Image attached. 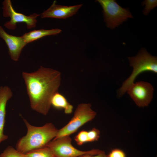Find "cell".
I'll list each match as a JSON object with an SVG mask.
<instances>
[{"mask_svg": "<svg viewBox=\"0 0 157 157\" xmlns=\"http://www.w3.org/2000/svg\"><path fill=\"white\" fill-rule=\"evenodd\" d=\"M127 91L137 106L143 107L147 106L151 102L154 88L149 83L141 81L133 83Z\"/></svg>", "mask_w": 157, "mask_h": 157, "instance_id": "cell-8", "label": "cell"}, {"mask_svg": "<svg viewBox=\"0 0 157 157\" xmlns=\"http://www.w3.org/2000/svg\"><path fill=\"white\" fill-rule=\"evenodd\" d=\"M51 105L57 109H63L67 114H71L73 108V106L69 103L65 97L58 92L53 96L51 100Z\"/></svg>", "mask_w": 157, "mask_h": 157, "instance_id": "cell-13", "label": "cell"}, {"mask_svg": "<svg viewBox=\"0 0 157 157\" xmlns=\"http://www.w3.org/2000/svg\"><path fill=\"white\" fill-rule=\"evenodd\" d=\"M107 156V157H126L123 151L117 148L112 149Z\"/></svg>", "mask_w": 157, "mask_h": 157, "instance_id": "cell-19", "label": "cell"}, {"mask_svg": "<svg viewBox=\"0 0 157 157\" xmlns=\"http://www.w3.org/2000/svg\"><path fill=\"white\" fill-rule=\"evenodd\" d=\"M91 107L90 103L79 104L71 119L64 127L58 129L56 136L54 138L69 136L85 124L93 119L97 113L92 109Z\"/></svg>", "mask_w": 157, "mask_h": 157, "instance_id": "cell-4", "label": "cell"}, {"mask_svg": "<svg viewBox=\"0 0 157 157\" xmlns=\"http://www.w3.org/2000/svg\"><path fill=\"white\" fill-rule=\"evenodd\" d=\"M56 2L54 1L50 7L41 14L42 18L66 19L75 14L82 5L66 6L57 4Z\"/></svg>", "mask_w": 157, "mask_h": 157, "instance_id": "cell-10", "label": "cell"}, {"mask_svg": "<svg viewBox=\"0 0 157 157\" xmlns=\"http://www.w3.org/2000/svg\"><path fill=\"white\" fill-rule=\"evenodd\" d=\"M88 142L98 140L100 137V131L97 129L93 128L87 132Z\"/></svg>", "mask_w": 157, "mask_h": 157, "instance_id": "cell-18", "label": "cell"}, {"mask_svg": "<svg viewBox=\"0 0 157 157\" xmlns=\"http://www.w3.org/2000/svg\"><path fill=\"white\" fill-rule=\"evenodd\" d=\"M61 32V30L58 28L40 29L25 33L22 36L27 44L46 36L57 35Z\"/></svg>", "mask_w": 157, "mask_h": 157, "instance_id": "cell-12", "label": "cell"}, {"mask_svg": "<svg viewBox=\"0 0 157 157\" xmlns=\"http://www.w3.org/2000/svg\"><path fill=\"white\" fill-rule=\"evenodd\" d=\"M25 154L27 157H55L51 149L47 147L33 150Z\"/></svg>", "mask_w": 157, "mask_h": 157, "instance_id": "cell-14", "label": "cell"}, {"mask_svg": "<svg viewBox=\"0 0 157 157\" xmlns=\"http://www.w3.org/2000/svg\"><path fill=\"white\" fill-rule=\"evenodd\" d=\"M30 103L33 110L44 115L48 113L53 95L58 92L61 73L54 69L41 66L36 71L23 72Z\"/></svg>", "mask_w": 157, "mask_h": 157, "instance_id": "cell-1", "label": "cell"}, {"mask_svg": "<svg viewBox=\"0 0 157 157\" xmlns=\"http://www.w3.org/2000/svg\"><path fill=\"white\" fill-rule=\"evenodd\" d=\"M78 157H107V156L104 151H102L100 153L96 155H85Z\"/></svg>", "mask_w": 157, "mask_h": 157, "instance_id": "cell-20", "label": "cell"}, {"mask_svg": "<svg viewBox=\"0 0 157 157\" xmlns=\"http://www.w3.org/2000/svg\"><path fill=\"white\" fill-rule=\"evenodd\" d=\"M142 4L145 5V7L143 10V14L147 15L149 12L157 6L156 0H146L142 3Z\"/></svg>", "mask_w": 157, "mask_h": 157, "instance_id": "cell-17", "label": "cell"}, {"mask_svg": "<svg viewBox=\"0 0 157 157\" xmlns=\"http://www.w3.org/2000/svg\"><path fill=\"white\" fill-rule=\"evenodd\" d=\"M27 129V132L17 141L16 149L25 154L35 149L47 147L48 144L56 137L58 129L51 123H47L41 126L31 125L23 119Z\"/></svg>", "mask_w": 157, "mask_h": 157, "instance_id": "cell-2", "label": "cell"}, {"mask_svg": "<svg viewBox=\"0 0 157 157\" xmlns=\"http://www.w3.org/2000/svg\"><path fill=\"white\" fill-rule=\"evenodd\" d=\"M2 4L3 16L10 18V20L4 24L6 28L10 30H14L17 27V24L19 23H25L28 29L35 27L37 22V18L40 15L35 13L27 16L17 12L14 9L10 0H5Z\"/></svg>", "mask_w": 157, "mask_h": 157, "instance_id": "cell-7", "label": "cell"}, {"mask_svg": "<svg viewBox=\"0 0 157 157\" xmlns=\"http://www.w3.org/2000/svg\"><path fill=\"white\" fill-rule=\"evenodd\" d=\"M0 37L7 45L11 59L15 61H18L22 49L27 44L22 37L9 34L0 26Z\"/></svg>", "mask_w": 157, "mask_h": 157, "instance_id": "cell-9", "label": "cell"}, {"mask_svg": "<svg viewBox=\"0 0 157 157\" xmlns=\"http://www.w3.org/2000/svg\"><path fill=\"white\" fill-rule=\"evenodd\" d=\"M128 58L133 70L130 76L123 82L122 86L118 90L119 97L124 94L140 73L147 71L157 73V57L150 55L144 49H142L135 56L129 57Z\"/></svg>", "mask_w": 157, "mask_h": 157, "instance_id": "cell-3", "label": "cell"}, {"mask_svg": "<svg viewBox=\"0 0 157 157\" xmlns=\"http://www.w3.org/2000/svg\"><path fill=\"white\" fill-rule=\"evenodd\" d=\"M72 139L69 136L54 138L47 144L53 152L55 157H78L85 155H94L102 151L98 149L83 151L74 147L72 144Z\"/></svg>", "mask_w": 157, "mask_h": 157, "instance_id": "cell-5", "label": "cell"}, {"mask_svg": "<svg viewBox=\"0 0 157 157\" xmlns=\"http://www.w3.org/2000/svg\"><path fill=\"white\" fill-rule=\"evenodd\" d=\"M101 6L104 21L107 26L111 29L118 26L129 18H133L127 9L120 6L115 0H97Z\"/></svg>", "mask_w": 157, "mask_h": 157, "instance_id": "cell-6", "label": "cell"}, {"mask_svg": "<svg viewBox=\"0 0 157 157\" xmlns=\"http://www.w3.org/2000/svg\"><path fill=\"white\" fill-rule=\"evenodd\" d=\"M87 132L86 131L82 130L75 136L74 140L78 145H81L88 142Z\"/></svg>", "mask_w": 157, "mask_h": 157, "instance_id": "cell-16", "label": "cell"}, {"mask_svg": "<svg viewBox=\"0 0 157 157\" xmlns=\"http://www.w3.org/2000/svg\"><path fill=\"white\" fill-rule=\"evenodd\" d=\"M0 157H27L11 146H8L0 154Z\"/></svg>", "mask_w": 157, "mask_h": 157, "instance_id": "cell-15", "label": "cell"}, {"mask_svg": "<svg viewBox=\"0 0 157 157\" xmlns=\"http://www.w3.org/2000/svg\"><path fill=\"white\" fill-rule=\"evenodd\" d=\"M12 95V91L8 87L5 86L0 87V143L8 138L7 135L3 133V129L6 104Z\"/></svg>", "mask_w": 157, "mask_h": 157, "instance_id": "cell-11", "label": "cell"}]
</instances>
